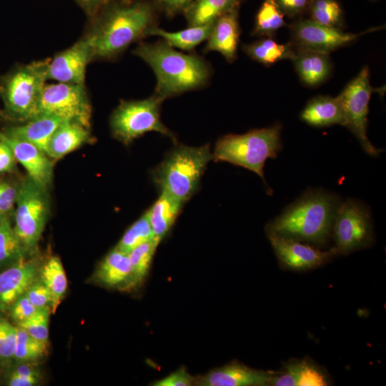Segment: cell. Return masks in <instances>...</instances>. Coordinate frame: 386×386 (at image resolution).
<instances>
[{"label":"cell","mask_w":386,"mask_h":386,"mask_svg":"<svg viewBox=\"0 0 386 386\" xmlns=\"http://www.w3.org/2000/svg\"><path fill=\"white\" fill-rule=\"evenodd\" d=\"M157 9L149 0H110L91 19L84 36L94 59L112 60L157 26Z\"/></svg>","instance_id":"6da1fadb"},{"label":"cell","mask_w":386,"mask_h":386,"mask_svg":"<svg viewBox=\"0 0 386 386\" xmlns=\"http://www.w3.org/2000/svg\"><path fill=\"white\" fill-rule=\"evenodd\" d=\"M132 53L152 69L157 78L154 94L164 100L204 87L212 74L202 56L177 51L164 40L141 42Z\"/></svg>","instance_id":"7a4b0ae2"},{"label":"cell","mask_w":386,"mask_h":386,"mask_svg":"<svg viewBox=\"0 0 386 386\" xmlns=\"http://www.w3.org/2000/svg\"><path fill=\"white\" fill-rule=\"evenodd\" d=\"M338 197L322 189L309 190L269 222L267 234L316 246L326 244L330 234Z\"/></svg>","instance_id":"3957f363"},{"label":"cell","mask_w":386,"mask_h":386,"mask_svg":"<svg viewBox=\"0 0 386 386\" xmlns=\"http://www.w3.org/2000/svg\"><path fill=\"white\" fill-rule=\"evenodd\" d=\"M212 159L213 154L209 144L178 145L154 169L153 179L160 192L185 203L198 189L201 177Z\"/></svg>","instance_id":"277c9868"},{"label":"cell","mask_w":386,"mask_h":386,"mask_svg":"<svg viewBox=\"0 0 386 386\" xmlns=\"http://www.w3.org/2000/svg\"><path fill=\"white\" fill-rule=\"evenodd\" d=\"M281 129L280 124H274L242 134L224 135L215 144L213 159L247 169L265 182V162L269 158H276L282 147Z\"/></svg>","instance_id":"5b68a950"},{"label":"cell","mask_w":386,"mask_h":386,"mask_svg":"<svg viewBox=\"0 0 386 386\" xmlns=\"http://www.w3.org/2000/svg\"><path fill=\"white\" fill-rule=\"evenodd\" d=\"M49 59L14 67L0 77V96L7 119L24 123L36 116L47 79Z\"/></svg>","instance_id":"8992f818"},{"label":"cell","mask_w":386,"mask_h":386,"mask_svg":"<svg viewBox=\"0 0 386 386\" xmlns=\"http://www.w3.org/2000/svg\"><path fill=\"white\" fill-rule=\"evenodd\" d=\"M50 212L48 189L29 175L19 184L14 229L26 249L36 251Z\"/></svg>","instance_id":"52a82bcc"},{"label":"cell","mask_w":386,"mask_h":386,"mask_svg":"<svg viewBox=\"0 0 386 386\" xmlns=\"http://www.w3.org/2000/svg\"><path fill=\"white\" fill-rule=\"evenodd\" d=\"M163 101L154 94L142 100L121 101L110 117L113 137L128 145L148 132H157L176 141L174 134L160 118Z\"/></svg>","instance_id":"ba28073f"},{"label":"cell","mask_w":386,"mask_h":386,"mask_svg":"<svg viewBox=\"0 0 386 386\" xmlns=\"http://www.w3.org/2000/svg\"><path fill=\"white\" fill-rule=\"evenodd\" d=\"M334 249L338 254H349L367 248L373 241L370 212L361 201L347 199L340 202L332 228Z\"/></svg>","instance_id":"9c48e42d"},{"label":"cell","mask_w":386,"mask_h":386,"mask_svg":"<svg viewBox=\"0 0 386 386\" xmlns=\"http://www.w3.org/2000/svg\"><path fill=\"white\" fill-rule=\"evenodd\" d=\"M40 114L76 122L90 128L91 107L84 84L61 82L46 84L36 116Z\"/></svg>","instance_id":"30bf717a"},{"label":"cell","mask_w":386,"mask_h":386,"mask_svg":"<svg viewBox=\"0 0 386 386\" xmlns=\"http://www.w3.org/2000/svg\"><path fill=\"white\" fill-rule=\"evenodd\" d=\"M373 91L369 68L365 66L337 97L343 111L345 127L357 137L367 154L377 156L382 150L372 145L367 134L368 105Z\"/></svg>","instance_id":"8fae6325"},{"label":"cell","mask_w":386,"mask_h":386,"mask_svg":"<svg viewBox=\"0 0 386 386\" xmlns=\"http://www.w3.org/2000/svg\"><path fill=\"white\" fill-rule=\"evenodd\" d=\"M380 29L382 27L370 29L358 34L346 33L341 29L322 25L311 19H303L295 22L291 26L290 43L295 49L329 54L367 32Z\"/></svg>","instance_id":"7c38bea8"},{"label":"cell","mask_w":386,"mask_h":386,"mask_svg":"<svg viewBox=\"0 0 386 386\" xmlns=\"http://www.w3.org/2000/svg\"><path fill=\"white\" fill-rule=\"evenodd\" d=\"M281 267L293 271L315 269L337 254L333 247L321 250L304 242L267 234Z\"/></svg>","instance_id":"4fadbf2b"},{"label":"cell","mask_w":386,"mask_h":386,"mask_svg":"<svg viewBox=\"0 0 386 386\" xmlns=\"http://www.w3.org/2000/svg\"><path fill=\"white\" fill-rule=\"evenodd\" d=\"M94 60L92 48L84 36L69 48L49 59L47 79L61 83L84 84L87 64Z\"/></svg>","instance_id":"5bb4252c"},{"label":"cell","mask_w":386,"mask_h":386,"mask_svg":"<svg viewBox=\"0 0 386 386\" xmlns=\"http://www.w3.org/2000/svg\"><path fill=\"white\" fill-rule=\"evenodd\" d=\"M41 265L30 256L0 272V312H9L14 302L24 295L39 278Z\"/></svg>","instance_id":"9a60e30c"},{"label":"cell","mask_w":386,"mask_h":386,"mask_svg":"<svg viewBox=\"0 0 386 386\" xmlns=\"http://www.w3.org/2000/svg\"><path fill=\"white\" fill-rule=\"evenodd\" d=\"M275 372L251 368L237 361L196 377L199 386H271Z\"/></svg>","instance_id":"2e32d148"},{"label":"cell","mask_w":386,"mask_h":386,"mask_svg":"<svg viewBox=\"0 0 386 386\" xmlns=\"http://www.w3.org/2000/svg\"><path fill=\"white\" fill-rule=\"evenodd\" d=\"M93 280L106 288L119 291L138 287L128 254L115 247L100 262Z\"/></svg>","instance_id":"e0dca14e"},{"label":"cell","mask_w":386,"mask_h":386,"mask_svg":"<svg viewBox=\"0 0 386 386\" xmlns=\"http://www.w3.org/2000/svg\"><path fill=\"white\" fill-rule=\"evenodd\" d=\"M0 140L6 143L13 151L17 162L27 171L31 178L49 189L53 182V165L49 157L34 144L11 138L0 131Z\"/></svg>","instance_id":"ac0fdd59"},{"label":"cell","mask_w":386,"mask_h":386,"mask_svg":"<svg viewBox=\"0 0 386 386\" xmlns=\"http://www.w3.org/2000/svg\"><path fill=\"white\" fill-rule=\"evenodd\" d=\"M239 8H234L217 18L207 39L203 51H217L228 62L237 59L239 41Z\"/></svg>","instance_id":"d6986e66"},{"label":"cell","mask_w":386,"mask_h":386,"mask_svg":"<svg viewBox=\"0 0 386 386\" xmlns=\"http://www.w3.org/2000/svg\"><path fill=\"white\" fill-rule=\"evenodd\" d=\"M329 385L326 373L309 359L291 360L283 370L275 372L271 386H325Z\"/></svg>","instance_id":"ffe728a7"},{"label":"cell","mask_w":386,"mask_h":386,"mask_svg":"<svg viewBox=\"0 0 386 386\" xmlns=\"http://www.w3.org/2000/svg\"><path fill=\"white\" fill-rule=\"evenodd\" d=\"M62 121L54 116L40 114L20 124L6 127L1 132L9 137L29 142L46 154L49 141Z\"/></svg>","instance_id":"44dd1931"},{"label":"cell","mask_w":386,"mask_h":386,"mask_svg":"<svg viewBox=\"0 0 386 386\" xmlns=\"http://www.w3.org/2000/svg\"><path fill=\"white\" fill-rule=\"evenodd\" d=\"M89 129L76 122L62 121L49 141L46 154L59 159L81 145L93 142Z\"/></svg>","instance_id":"7402d4cb"},{"label":"cell","mask_w":386,"mask_h":386,"mask_svg":"<svg viewBox=\"0 0 386 386\" xmlns=\"http://www.w3.org/2000/svg\"><path fill=\"white\" fill-rule=\"evenodd\" d=\"M301 119L313 127L345 126L343 111L337 97L317 96L310 99L301 115Z\"/></svg>","instance_id":"603a6c76"},{"label":"cell","mask_w":386,"mask_h":386,"mask_svg":"<svg viewBox=\"0 0 386 386\" xmlns=\"http://www.w3.org/2000/svg\"><path fill=\"white\" fill-rule=\"evenodd\" d=\"M328 54L296 49L292 61L302 81L308 86H315L326 79L330 73Z\"/></svg>","instance_id":"cb8c5ba5"},{"label":"cell","mask_w":386,"mask_h":386,"mask_svg":"<svg viewBox=\"0 0 386 386\" xmlns=\"http://www.w3.org/2000/svg\"><path fill=\"white\" fill-rule=\"evenodd\" d=\"M183 204L174 197L161 192L158 199L147 211L155 239L161 242L165 237L179 214Z\"/></svg>","instance_id":"d4e9b609"},{"label":"cell","mask_w":386,"mask_h":386,"mask_svg":"<svg viewBox=\"0 0 386 386\" xmlns=\"http://www.w3.org/2000/svg\"><path fill=\"white\" fill-rule=\"evenodd\" d=\"M31 255L16 234L11 217L0 219V272Z\"/></svg>","instance_id":"484cf974"},{"label":"cell","mask_w":386,"mask_h":386,"mask_svg":"<svg viewBox=\"0 0 386 386\" xmlns=\"http://www.w3.org/2000/svg\"><path fill=\"white\" fill-rule=\"evenodd\" d=\"M213 23L214 21L202 25L189 26L175 32L165 31L157 26L149 31V36H160L173 48L189 51L208 39Z\"/></svg>","instance_id":"4316f807"},{"label":"cell","mask_w":386,"mask_h":386,"mask_svg":"<svg viewBox=\"0 0 386 386\" xmlns=\"http://www.w3.org/2000/svg\"><path fill=\"white\" fill-rule=\"evenodd\" d=\"M240 3L241 0H194L183 14L189 26L202 25L239 7Z\"/></svg>","instance_id":"83f0119b"},{"label":"cell","mask_w":386,"mask_h":386,"mask_svg":"<svg viewBox=\"0 0 386 386\" xmlns=\"http://www.w3.org/2000/svg\"><path fill=\"white\" fill-rule=\"evenodd\" d=\"M242 49L251 59L264 65L284 59L292 60L296 51L291 43L279 44L269 38L243 44Z\"/></svg>","instance_id":"f1b7e54d"},{"label":"cell","mask_w":386,"mask_h":386,"mask_svg":"<svg viewBox=\"0 0 386 386\" xmlns=\"http://www.w3.org/2000/svg\"><path fill=\"white\" fill-rule=\"evenodd\" d=\"M39 277L51 295L52 313H55L67 290L66 275L61 259L56 256L49 257L41 265Z\"/></svg>","instance_id":"f546056e"},{"label":"cell","mask_w":386,"mask_h":386,"mask_svg":"<svg viewBox=\"0 0 386 386\" xmlns=\"http://www.w3.org/2000/svg\"><path fill=\"white\" fill-rule=\"evenodd\" d=\"M17 327L14 362L39 363L49 353V342L40 341Z\"/></svg>","instance_id":"4dcf8cb0"},{"label":"cell","mask_w":386,"mask_h":386,"mask_svg":"<svg viewBox=\"0 0 386 386\" xmlns=\"http://www.w3.org/2000/svg\"><path fill=\"white\" fill-rule=\"evenodd\" d=\"M286 24L284 13L276 0H264L257 14L252 34L270 37Z\"/></svg>","instance_id":"1f68e13d"},{"label":"cell","mask_w":386,"mask_h":386,"mask_svg":"<svg viewBox=\"0 0 386 386\" xmlns=\"http://www.w3.org/2000/svg\"><path fill=\"white\" fill-rule=\"evenodd\" d=\"M308 9L311 20L322 25L342 29L343 13L335 0H310Z\"/></svg>","instance_id":"d6a6232c"},{"label":"cell","mask_w":386,"mask_h":386,"mask_svg":"<svg viewBox=\"0 0 386 386\" xmlns=\"http://www.w3.org/2000/svg\"><path fill=\"white\" fill-rule=\"evenodd\" d=\"M159 241L152 239L142 243L128 253L138 287L141 286L150 268Z\"/></svg>","instance_id":"836d02e7"},{"label":"cell","mask_w":386,"mask_h":386,"mask_svg":"<svg viewBox=\"0 0 386 386\" xmlns=\"http://www.w3.org/2000/svg\"><path fill=\"white\" fill-rule=\"evenodd\" d=\"M153 237L152 229L146 211L125 232L115 248L128 254L138 245Z\"/></svg>","instance_id":"e575fe53"},{"label":"cell","mask_w":386,"mask_h":386,"mask_svg":"<svg viewBox=\"0 0 386 386\" xmlns=\"http://www.w3.org/2000/svg\"><path fill=\"white\" fill-rule=\"evenodd\" d=\"M39 363L14 362L6 369V385L9 386L38 385L42 378Z\"/></svg>","instance_id":"d590c367"},{"label":"cell","mask_w":386,"mask_h":386,"mask_svg":"<svg viewBox=\"0 0 386 386\" xmlns=\"http://www.w3.org/2000/svg\"><path fill=\"white\" fill-rule=\"evenodd\" d=\"M17 327L0 315V367L6 369L14 362Z\"/></svg>","instance_id":"8d00e7d4"},{"label":"cell","mask_w":386,"mask_h":386,"mask_svg":"<svg viewBox=\"0 0 386 386\" xmlns=\"http://www.w3.org/2000/svg\"><path fill=\"white\" fill-rule=\"evenodd\" d=\"M51 309L39 310L34 316L21 322L18 327L25 330L33 337L49 342V323Z\"/></svg>","instance_id":"74e56055"},{"label":"cell","mask_w":386,"mask_h":386,"mask_svg":"<svg viewBox=\"0 0 386 386\" xmlns=\"http://www.w3.org/2000/svg\"><path fill=\"white\" fill-rule=\"evenodd\" d=\"M19 184L0 177V219L13 216Z\"/></svg>","instance_id":"f35d334b"},{"label":"cell","mask_w":386,"mask_h":386,"mask_svg":"<svg viewBox=\"0 0 386 386\" xmlns=\"http://www.w3.org/2000/svg\"><path fill=\"white\" fill-rule=\"evenodd\" d=\"M39 310L24 294L14 302L9 311L11 322L17 326L31 318Z\"/></svg>","instance_id":"ab89813d"},{"label":"cell","mask_w":386,"mask_h":386,"mask_svg":"<svg viewBox=\"0 0 386 386\" xmlns=\"http://www.w3.org/2000/svg\"><path fill=\"white\" fill-rule=\"evenodd\" d=\"M25 295L38 309L49 308L52 312L53 300L51 295L39 277L31 285Z\"/></svg>","instance_id":"60d3db41"},{"label":"cell","mask_w":386,"mask_h":386,"mask_svg":"<svg viewBox=\"0 0 386 386\" xmlns=\"http://www.w3.org/2000/svg\"><path fill=\"white\" fill-rule=\"evenodd\" d=\"M196 377L180 367L163 379L152 382L154 386H190L195 385Z\"/></svg>","instance_id":"b9f144b4"},{"label":"cell","mask_w":386,"mask_h":386,"mask_svg":"<svg viewBox=\"0 0 386 386\" xmlns=\"http://www.w3.org/2000/svg\"><path fill=\"white\" fill-rule=\"evenodd\" d=\"M157 11H162L168 18H172L184 10L194 0H149Z\"/></svg>","instance_id":"7bdbcfd3"},{"label":"cell","mask_w":386,"mask_h":386,"mask_svg":"<svg viewBox=\"0 0 386 386\" xmlns=\"http://www.w3.org/2000/svg\"><path fill=\"white\" fill-rule=\"evenodd\" d=\"M16 162L11 149L6 143L0 140V174L17 172Z\"/></svg>","instance_id":"ee69618b"},{"label":"cell","mask_w":386,"mask_h":386,"mask_svg":"<svg viewBox=\"0 0 386 386\" xmlns=\"http://www.w3.org/2000/svg\"><path fill=\"white\" fill-rule=\"evenodd\" d=\"M310 0H276L284 14L295 16L308 9Z\"/></svg>","instance_id":"f6af8a7d"},{"label":"cell","mask_w":386,"mask_h":386,"mask_svg":"<svg viewBox=\"0 0 386 386\" xmlns=\"http://www.w3.org/2000/svg\"><path fill=\"white\" fill-rule=\"evenodd\" d=\"M89 19L92 18L110 0H74Z\"/></svg>","instance_id":"bcb514c9"},{"label":"cell","mask_w":386,"mask_h":386,"mask_svg":"<svg viewBox=\"0 0 386 386\" xmlns=\"http://www.w3.org/2000/svg\"><path fill=\"white\" fill-rule=\"evenodd\" d=\"M1 369H2V368L0 367V379H1Z\"/></svg>","instance_id":"7dc6e473"}]
</instances>
